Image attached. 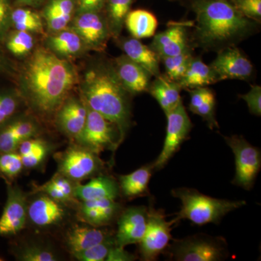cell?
Returning a JSON list of instances; mask_svg holds the SVG:
<instances>
[{
    "mask_svg": "<svg viewBox=\"0 0 261 261\" xmlns=\"http://www.w3.org/2000/svg\"><path fill=\"white\" fill-rule=\"evenodd\" d=\"M80 82L74 65L47 49L38 47L20 69L19 94L31 110L43 118L56 111Z\"/></svg>",
    "mask_w": 261,
    "mask_h": 261,
    "instance_id": "obj_1",
    "label": "cell"
},
{
    "mask_svg": "<svg viewBox=\"0 0 261 261\" xmlns=\"http://www.w3.org/2000/svg\"><path fill=\"white\" fill-rule=\"evenodd\" d=\"M195 15L192 47L219 51L254 35L260 23L244 16L229 0H194Z\"/></svg>",
    "mask_w": 261,
    "mask_h": 261,
    "instance_id": "obj_2",
    "label": "cell"
},
{
    "mask_svg": "<svg viewBox=\"0 0 261 261\" xmlns=\"http://www.w3.org/2000/svg\"><path fill=\"white\" fill-rule=\"evenodd\" d=\"M79 83L80 96L87 106L113 123L123 142L132 124V95L118 80L112 62H96Z\"/></svg>",
    "mask_w": 261,
    "mask_h": 261,
    "instance_id": "obj_3",
    "label": "cell"
},
{
    "mask_svg": "<svg viewBox=\"0 0 261 261\" xmlns=\"http://www.w3.org/2000/svg\"><path fill=\"white\" fill-rule=\"evenodd\" d=\"M171 194L181 202V210L176 213V217L173 219L175 224L182 219H187L198 226L218 224L228 213L247 204L244 200L214 198L194 189H175Z\"/></svg>",
    "mask_w": 261,
    "mask_h": 261,
    "instance_id": "obj_4",
    "label": "cell"
},
{
    "mask_svg": "<svg viewBox=\"0 0 261 261\" xmlns=\"http://www.w3.org/2000/svg\"><path fill=\"white\" fill-rule=\"evenodd\" d=\"M168 253L177 261H218L226 257L227 245L224 239L197 234L175 240Z\"/></svg>",
    "mask_w": 261,
    "mask_h": 261,
    "instance_id": "obj_5",
    "label": "cell"
},
{
    "mask_svg": "<svg viewBox=\"0 0 261 261\" xmlns=\"http://www.w3.org/2000/svg\"><path fill=\"white\" fill-rule=\"evenodd\" d=\"M56 159L57 172L75 183L100 174L105 168V163L99 154L75 143L57 154Z\"/></svg>",
    "mask_w": 261,
    "mask_h": 261,
    "instance_id": "obj_6",
    "label": "cell"
},
{
    "mask_svg": "<svg viewBox=\"0 0 261 261\" xmlns=\"http://www.w3.org/2000/svg\"><path fill=\"white\" fill-rule=\"evenodd\" d=\"M74 142L99 155L105 150H116L121 143L118 128L88 106L85 126Z\"/></svg>",
    "mask_w": 261,
    "mask_h": 261,
    "instance_id": "obj_7",
    "label": "cell"
},
{
    "mask_svg": "<svg viewBox=\"0 0 261 261\" xmlns=\"http://www.w3.org/2000/svg\"><path fill=\"white\" fill-rule=\"evenodd\" d=\"M232 150L235 159V176L232 184L251 190L261 167L260 149L250 145L242 136L223 137Z\"/></svg>",
    "mask_w": 261,
    "mask_h": 261,
    "instance_id": "obj_8",
    "label": "cell"
},
{
    "mask_svg": "<svg viewBox=\"0 0 261 261\" xmlns=\"http://www.w3.org/2000/svg\"><path fill=\"white\" fill-rule=\"evenodd\" d=\"M165 115L167 118V126L164 143L159 157L152 163L156 171L162 169L167 164L187 140L192 128L191 120L183 102Z\"/></svg>",
    "mask_w": 261,
    "mask_h": 261,
    "instance_id": "obj_9",
    "label": "cell"
},
{
    "mask_svg": "<svg viewBox=\"0 0 261 261\" xmlns=\"http://www.w3.org/2000/svg\"><path fill=\"white\" fill-rule=\"evenodd\" d=\"M173 220L167 221L162 211L150 206L147 208V224L143 238L140 243L141 258L145 261L156 260L171 240Z\"/></svg>",
    "mask_w": 261,
    "mask_h": 261,
    "instance_id": "obj_10",
    "label": "cell"
},
{
    "mask_svg": "<svg viewBox=\"0 0 261 261\" xmlns=\"http://www.w3.org/2000/svg\"><path fill=\"white\" fill-rule=\"evenodd\" d=\"M6 185V202L0 216V237L11 238L21 232L28 223L29 195L18 185Z\"/></svg>",
    "mask_w": 261,
    "mask_h": 261,
    "instance_id": "obj_11",
    "label": "cell"
},
{
    "mask_svg": "<svg viewBox=\"0 0 261 261\" xmlns=\"http://www.w3.org/2000/svg\"><path fill=\"white\" fill-rule=\"evenodd\" d=\"M70 24V28L80 36L88 50L101 51L107 47L111 33L101 12L76 13Z\"/></svg>",
    "mask_w": 261,
    "mask_h": 261,
    "instance_id": "obj_12",
    "label": "cell"
},
{
    "mask_svg": "<svg viewBox=\"0 0 261 261\" xmlns=\"http://www.w3.org/2000/svg\"><path fill=\"white\" fill-rule=\"evenodd\" d=\"M217 53V56L209 65L217 77L218 82L251 80L254 73L253 65L237 46L225 48Z\"/></svg>",
    "mask_w": 261,
    "mask_h": 261,
    "instance_id": "obj_13",
    "label": "cell"
},
{
    "mask_svg": "<svg viewBox=\"0 0 261 261\" xmlns=\"http://www.w3.org/2000/svg\"><path fill=\"white\" fill-rule=\"evenodd\" d=\"M33 194L36 197L28 202V222L41 229L56 227L64 222L68 216V205L44 194Z\"/></svg>",
    "mask_w": 261,
    "mask_h": 261,
    "instance_id": "obj_14",
    "label": "cell"
},
{
    "mask_svg": "<svg viewBox=\"0 0 261 261\" xmlns=\"http://www.w3.org/2000/svg\"><path fill=\"white\" fill-rule=\"evenodd\" d=\"M118 218V228L114 235L116 246L125 247L132 244L140 243L147 228V207H128L121 211Z\"/></svg>",
    "mask_w": 261,
    "mask_h": 261,
    "instance_id": "obj_15",
    "label": "cell"
},
{
    "mask_svg": "<svg viewBox=\"0 0 261 261\" xmlns=\"http://www.w3.org/2000/svg\"><path fill=\"white\" fill-rule=\"evenodd\" d=\"M87 117V106L81 97L69 95L56 113V123L63 135L74 142L82 133Z\"/></svg>",
    "mask_w": 261,
    "mask_h": 261,
    "instance_id": "obj_16",
    "label": "cell"
},
{
    "mask_svg": "<svg viewBox=\"0 0 261 261\" xmlns=\"http://www.w3.org/2000/svg\"><path fill=\"white\" fill-rule=\"evenodd\" d=\"M40 132L34 118L15 115L0 126V153L16 151L23 141L39 137Z\"/></svg>",
    "mask_w": 261,
    "mask_h": 261,
    "instance_id": "obj_17",
    "label": "cell"
},
{
    "mask_svg": "<svg viewBox=\"0 0 261 261\" xmlns=\"http://www.w3.org/2000/svg\"><path fill=\"white\" fill-rule=\"evenodd\" d=\"M188 23H176L166 30L154 34L153 40L149 46L160 59L177 56L192 49L189 39Z\"/></svg>",
    "mask_w": 261,
    "mask_h": 261,
    "instance_id": "obj_18",
    "label": "cell"
},
{
    "mask_svg": "<svg viewBox=\"0 0 261 261\" xmlns=\"http://www.w3.org/2000/svg\"><path fill=\"white\" fill-rule=\"evenodd\" d=\"M77 203V218L84 224L94 227L111 224L121 212V204L112 199L78 201Z\"/></svg>",
    "mask_w": 261,
    "mask_h": 261,
    "instance_id": "obj_19",
    "label": "cell"
},
{
    "mask_svg": "<svg viewBox=\"0 0 261 261\" xmlns=\"http://www.w3.org/2000/svg\"><path fill=\"white\" fill-rule=\"evenodd\" d=\"M118 80L132 96L147 92L152 75L124 54L112 62Z\"/></svg>",
    "mask_w": 261,
    "mask_h": 261,
    "instance_id": "obj_20",
    "label": "cell"
},
{
    "mask_svg": "<svg viewBox=\"0 0 261 261\" xmlns=\"http://www.w3.org/2000/svg\"><path fill=\"white\" fill-rule=\"evenodd\" d=\"M119 195L118 181L111 176L101 173L91 178L85 185L77 184L74 190L75 199L79 202L103 199L116 200Z\"/></svg>",
    "mask_w": 261,
    "mask_h": 261,
    "instance_id": "obj_21",
    "label": "cell"
},
{
    "mask_svg": "<svg viewBox=\"0 0 261 261\" xmlns=\"http://www.w3.org/2000/svg\"><path fill=\"white\" fill-rule=\"evenodd\" d=\"M115 40L125 56L143 67L152 76L157 77L161 74V59L150 47L141 42L140 39L130 37H118Z\"/></svg>",
    "mask_w": 261,
    "mask_h": 261,
    "instance_id": "obj_22",
    "label": "cell"
},
{
    "mask_svg": "<svg viewBox=\"0 0 261 261\" xmlns=\"http://www.w3.org/2000/svg\"><path fill=\"white\" fill-rule=\"evenodd\" d=\"M112 235L113 233L104 227H94L87 224L85 226L75 225L67 231L65 246L73 255L102 243Z\"/></svg>",
    "mask_w": 261,
    "mask_h": 261,
    "instance_id": "obj_23",
    "label": "cell"
},
{
    "mask_svg": "<svg viewBox=\"0 0 261 261\" xmlns=\"http://www.w3.org/2000/svg\"><path fill=\"white\" fill-rule=\"evenodd\" d=\"M46 45L56 56L66 60L77 58L88 50L80 36L69 27L49 34L46 39Z\"/></svg>",
    "mask_w": 261,
    "mask_h": 261,
    "instance_id": "obj_24",
    "label": "cell"
},
{
    "mask_svg": "<svg viewBox=\"0 0 261 261\" xmlns=\"http://www.w3.org/2000/svg\"><path fill=\"white\" fill-rule=\"evenodd\" d=\"M75 9L76 0H49L42 15L49 34L68 28L74 17Z\"/></svg>",
    "mask_w": 261,
    "mask_h": 261,
    "instance_id": "obj_25",
    "label": "cell"
},
{
    "mask_svg": "<svg viewBox=\"0 0 261 261\" xmlns=\"http://www.w3.org/2000/svg\"><path fill=\"white\" fill-rule=\"evenodd\" d=\"M181 87L176 81L171 80L166 75L160 74L149 83L148 92L157 101L165 113L174 109L182 101Z\"/></svg>",
    "mask_w": 261,
    "mask_h": 261,
    "instance_id": "obj_26",
    "label": "cell"
},
{
    "mask_svg": "<svg viewBox=\"0 0 261 261\" xmlns=\"http://www.w3.org/2000/svg\"><path fill=\"white\" fill-rule=\"evenodd\" d=\"M77 184L61 173L57 172L51 179L42 185H34L33 193L44 194L54 200L69 205L76 203L74 197L75 187Z\"/></svg>",
    "mask_w": 261,
    "mask_h": 261,
    "instance_id": "obj_27",
    "label": "cell"
},
{
    "mask_svg": "<svg viewBox=\"0 0 261 261\" xmlns=\"http://www.w3.org/2000/svg\"><path fill=\"white\" fill-rule=\"evenodd\" d=\"M153 165H146L133 172L118 176L120 195L132 199L145 195L148 191V185Z\"/></svg>",
    "mask_w": 261,
    "mask_h": 261,
    "instance_id": "obj_28",
    "label": "cell"
},
{
    "mask_svg": "<svg viewBox=\"0 0 261 261\" xmlns=\"http://www.w3.org/2000/svg\"><path fill=\"white\" fill-rule=\"evenodd\" d=\"M177 82L181 89H191L218 83V80L210 65H206L200 57H193L185 74Z\"/></svg>",
    "mask_w": 261,
    "mask_h": 261,
    "instance_id": "obj_29",
    "label": "cell"
},
{
    "mask_svg": "<svg viewBox=\"0 0 261 261\" xmlns=\"http://www.w3.org/2000/svg\"><path fill=\"white\" fill-rule=\"evenodd\" d=\"M124 25L132 37L137 39L153 37L159 22L155 15L148 10H130L125 20Z\"/></svg>",
    "mask_w": 261,
    "mask_h": 261,
    "instance_id": "obj_30",
    "label": "cell"
},
{
    "mask_svg": "<svg viewBox=\"0 0 261 261\" xmlns=\"http://www.w3.org/2000/svg\"><path fill=\"white\" fill-rule=\"evenodd\" d=\"M133 0H106V21L111 37L116 39L121 37L125 20L130 10Z\"/></svg>",
    "mask_w": 261,
    "mask_h": 261,
    "instance_id": "obj_31",
    "label": "cell"
},
{
    "mask_svg": "<svg viewBox=\"0 0 261 261\" xmlns=\"http://www.w3.org/2000/svg\"><path fill=\"white\" fill-rule=\"evenodd\" d=\"M11 252L20 261H56L60 259L53 247L35 242L13 246Z\"/></svg>",
    "mask_w": 261,
    "mask_h": 261,
    "instance_id": "obj_32",
    "label": "cell"
},
{
    "mask_svg": "<svg viewBox=\"0 0 261 261\" xmlns=\"http://www.w3.org/2000/svg\"><path fill=\"white\" fill-rule=\"evenodd\" d=\"M11 28L31 34H43L44 23L42 17L27 7L13 8L11 14Z\"/></svg>",
    "mask_w": 261,
    "mask_h": 261,
    "instance_id": "obj_33",
    "label": "cell"
},
{
    "mask_svg": "<svg viewBox=\"0 0 261 261\" xmlns=\"http://www.w3.org/2000/svg\"><path fill=\"white\" fill-rule=\"evenodd\" d=\"M3 42L8 51L18 58L28 56L29 53H32L35 44L33 34L17 30L10 32Z\"/></svg>",
    "mask_w": 261,
    "mask_h": 261,
    "instance_id": "obj_34",
    "label": "cell"
},
{
    "mask_svg": "<svg viewBox=\"0 0 261 261\" xmlns=\"http://www.w3.org/2000/svg\"><path fill=\"white\" fill-rule=\"evenodd\" d=\"M24 169L21 156L16 151L0 153V177L6 183H13Z\"/></svg>",
    "mask_w": 261,
    "mask_h": 261,
    "instance_id": "obj_35",
    "label": "cell"
},
{
    "mask_svg": "<svg viewBox=\"0 0 261 261\" xmlns=\"http://www.w3.org/2000/svg\"><path fill=\"white\" fill-rule=\"evenodd\" d=\"M193 57L192 49H190L177 56L163 58L161 61L164 64L166 75L171 80L178 82L186 72Z\"/></svg>",
    "mask_w": 261,
    "mask_h": 261,
    "instance_id": "obj_36",
    "label": "cell"
},
{
    "mask_svg": "<svg viewBox=\"0 0 261 261\" xmlns=\"http://www.w3.org/2000/svg\"><path fill=\"white\" fill-rule=\"evenodd\" d=\"M22 101L18 92L0 89V126L17 114Z\"/></svg>",
    "mask_w": 261,
    "mask_h": 261,
    "instance_id": "obj_37",
    "label": "cell"
},
{
    "mask_svg": "<svg viewBox=\"0 0 261 261\" xmlns=\"http://www.w3.org/2000/svg\"><path fill=\"white\" fill-rule=\"evenodd\" d=\"M116 245L114 235L94 246L73 254V257L80 261H103L106 260L110 250Z\"/></svg>",
    "mask_w": 261,
    "mask_h": 261,
    "instance_id": "obj_38",
    "label": "cell"
},
{
    "mask_svg": "<svg viewBox=\"0 0 261 261\" xmlns=\"http://www.w3.org/2000/svg\"><path fill=\"white\" fill-rule=\"evenodd\" d=\"M55 146L50 142L44 140L42 145L34 149L28 155L22 158L24 168L27 169H36L44 165L49 154L53 152Z\"/></svg>",
    "mask_w": 261,
    "mask_h": 261,
    "instance_id": "obj_39",
    "label": "cell"
},
{
    "mask_svg": "<svg viewBox=\"0 0 261 261\" xmlns=\"http://www.w3.org/2000/svg\"><path fill=\"white\" fill-rule=\"evenodd\" d=\"M241 14L260 23L261 0H229Z\"/></svg>",
    "mask_w": 261,
    "mask_h": 261,
    "instance_id": "obj_40",
    "label": "cell"
},
{
    "mask_svg": "<svg viewBox=\"0 0 261 261\" xmlns=\"http://www.w3.org/2000/svg\"><path fill=\"white\" fill-rule=\"evenodd\" d=\"M216 97L214 94L207 98L193 113L200 116L211 130L214 128H219V123L216 118Z\"/></svg>",
    "mask_w": 261,
    "mask_h": 261,
    "instance_id": "obj_41",
    "label": "cell"
},
{
    "mask_svg": "<svg viewBox=\"0 0 261 261\" xmlns=\"http://www.w3.org/2000/svg\"><path fill=\"white\" fill-rule=\"evenodd\" d=\"M13 0H0V43L4 42L11 28Z\"/></svg>",
    "mask_w": 261,
    "mask_h": 261,
    "instance_id": "obj_42",
    "label": "cell"
},
{
    "mask_svg": "<svg viewBox=\"0 0 261 261\" xmlns=\"http://www.w3.org/2000/svg\"><path fill=\"white\" fill-rule=\"evenodd\" d=\"M239 97L246 102L249 111L254 116H261V87L259 85H251L246 94H240Z\"/></svg>",
    "mask_w": 261,
    "mask_h": 261,
    "instance_id": "obj_43",
    "label": "cell"
},
{
    "mask_svg": "<svg viewBox=\"0 0 261 261\" xmlns=\"http://www.w3.org/2000/svg\"><path fill=\"white\" fill-rule=\"evenodd\" d=\"M190 92V102L189 109L192 113L195 112L199 106L202 104L207 98L214 94L213 90L207 87H197L191 89H187Z\"/></svg>",
    "mask_w": 261,
    "mask_h": 261,
    "instance_id": "obj_44",
    "label": "cell"
},
{
    "mask_svg": "<svg viewBox=\"0 0 261 261\" xmlns=\"http://www.w3.org/2000/svg\"><path fill=\"white\" fill-rule=\"evenodd\" d=\"M106 2V0H76L75 14L85 12H101Z\"/></svg>",
    "mask_w": 261,
    "mask_h": 261,
    "instance_id": "obj_45",
    "label": "cell"
},
{
    "mask_svg": "<svg viewBox=\"0 0 261 261\" xmlns=\"http://www.w3.org/2000/svg\"><path fill=\"white\" fill-rule=\"evenodd\" d=\"M137 259L135 255L125 250V247L113 246L110 250L106 261H132Z\"/></svg>",
    "mask_w": 261,
    "mask_h": 261,
    "instance_id": "obj_46",
    "label": "cell"
},
{
    "mask_svg": "<svg viewBox=\"0 0 261 261\" xmlns=\"http://www.w3.org/2000/svg\"><path fill=\"white\" fill-rule=\"evenodd\" d=\"M45 0H14V5L17 7H32L37 8L40 6Z\"/></svg>",
    "mask_w": 261,
    "mask_h": 261,
    "instance_id": "obj_47",
    "label": "cell"
},
{
    "mask_svg": "<svg viewBox=\"0 0 261 261\" xmlns=\"http://www.w3.org/2000/svg\"><path fill=\"white\" fill-rule=\"evenodd\" d=\"M8 63L3 53L0 50V71H3L8 68Z\"/></svg>",
    "mask_w": 261,
    "mask_h": 261,
    "instance_id": "obj_48",
    "label": "cell"
},
{
    "mask_svg": "<svg viewBox=\"0 0 261 261\" xmlns=\"http://www.w3.org/2000/svg\"><path fill=\"white\" fill-rule=\"evenodd\" d=\"M169 1H176V0H169Z\"/></svg>",
    "mask_w": 261,
    "mask_h": 261,
    "instance_id": "obj_49",
    "label": "cell"
},
{
    "mask_svg": "<svg viewBox=\"0 0 261 261\" xmlns=\"http://www.w3.org/2000/svg\"><path fill=\"white\" fill-rule=\"evenodd\" d=\"M3 260V259H1V257H0V260Z\"/></svg>",
    "mask_w": 261,
    "mask_h": 261,
    "instance_id": "obj_50",
    "label": "cell"
}]
</instances>
